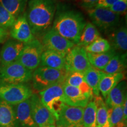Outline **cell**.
Returning a JSON list of instances; mask_svg holds the SVG:
<instances>
[{"label":"cell","instance_id":"6da1fadb","mask_svg":"<svg viewBox=\"0 0 127 127\" xmlns=\"http://www.w3.org/2000/svg\"><path fill=\"white\" fill-rule=\"evenodd\" d=\"M55 10L52 0H30L25 15L33 34L48 28L53 21Z\"/></svg>","mask_w":127,"mask_h":127},{"label":"cell","instance_id":"7a4b0ae2","mask_svg":"<svg viewBox=\"0 0 127 127\" xmlns=\"http://www.w3.org/2000/svg\"><path fill=\"white\" fill-rule=\"evenodd\" d=\"M85 24V21L79 12L66 11L57 15L53 28L65 38L77 45Z\"/></svg>","mask_w":127,"mask_h":127},{"label":"cell","instance_id":"3957f363","mask_svg":"<svg viewBox=\"0 0 127 127\" xmlns=\"http://www.w3.org/2000/svg\"><path fill=\"white\" fill-rule=\"evenodd\" d=\"M67 73L65 69L39 66L32 72L33 88L40 92L55 84L64 83Z\"/></svg>","mask_w":127,"mask_h":127},{"label":"cell","instance_id":"277c9868","mask_svg":"<svg viewBox=\"0 0 127 127\" xmlns=\"http://www.w3.org/2000/svg\"><path fill=\"white\" fill-rule=\"evenodd\" d=\"M63 84H55L43 91L39 92V96L42 104L52 114L55 120L65 104Z\"/></svg>","mask_w":127,"mask_h":127},{"label":"cell","instance_id":"5b68a950","mask_svg":"<svg viewBox=\"0 0 127 127\" xmlns=\"http://www.w3.org/2000/svg\"><path fill=\"white\" fill-rule=\"evenodd\" d=\"M32 77V71L17 61L0 67V79L4 84H24L30 81Z\"/></svg>","mask_w":127,"mask_h":127},{"label":"cell","instance_id":"8992f818","mask_svg":"<svg viewBox=\"0 0 127 127\" xmlns=\"http://www.w3.org/2000/svg\"><path fill=\"white\" fill-rule=\"evenodd\" d=\"M32 94V90L24 84L0 85V99L12 106L29 99Z\"/></svg>","mask_w":127,"mask_h":127},{"label":"cell","instance_id":"52a82bcc","mask_svg":"<svg viewBox=\"0 0 127 127\" xmlns=\"http://www.w3.org/2000/svg\"><path fill=\"white\" fill-rule=\"evenodd\" d=\"M44 51L43 45L38 39L33 38L24 44V47L17 61L29 70L33 71L40 65L41 57Z\"/></svg>","mask_w":127,"mask_h":127},{"label":"cell","instance_id":"ba28073f","mask_svg":"<svg viewBox=\"0 0 127 127\" xmlns=\"http://www.w3.org/2000/svg\"><path fill=\"white\" fill-rule=\"evenodd\" d=\"M91 66L84 47L74 45L66 55L65 69L67 72L84 73Z\"/></svg>","mask_w":127,"mask_h":127},{"label":"cell","instance_id":"9c48e42d","mask_svg":"<svg viewBox=\"0 0 127 127\" xmlns=\"http://www.w3.org/2000/svg\"><path fill=\"white\" fill-rule=\"evenodd\" d=\"M87 12L94 25L103 31L114 27L120 20V15L114 13L108 8L94 7L87 9Z\"/></svg>","mask_w":127,"mask_h":127},{"label":"cell","instance_id":"30bf717a","mask_svg":"<svg viewBox=\"0 0 127 127\" xmlns=\"http://www.w3.org/2000/svg\"><path fill=\"white\" fill-rule=\"evenodd\" d=\"M42 44L45 50L56 52L64 57L75 45L73 42L58 34L53 28L44 34Z\"/></svg>","mask_w":127,"mask_h":127},{"label":"cell","instance_id":"8fae6325","mask_svg":"<svg viewBox=\"0 0 127 127\" xmlns=\"http://www.w3.org/2000/svg\"><path fill=\"white\" fill-rule=\"evenodd\" d=\"M30 101L32 116L38 127L56 126L55 118L41 102L38 95L33 94Z\"/></svg>","mask_w":127,"mask_h":127},{"label":"cell","instance_id":"7c38bea8","mask_svg":"<svg viewBox=\"0 0 127 127\" xmlns=\"http://www.w3.org/2000/svg\"><path fill=\"white\" fill-rule=\"evenodd\" d=\"M84 108L65 104L56 121L57 126L60 127H84L82 124Z\"/></svg>","mask_w":127,"mask_h":127},{"label":"cell","instance_id":"4fadbf2b","mask_svg":"<svg viewBox=\"0 0 127 127\" xmlns=\"http://www.w3.org/2000/svg\"><path fill=\"white\" fill-rule=\"evenodd\" d=\"M17 127H38L32 118L30 98L13 105Z\"/></svg>","mask_w":127,"mask_h":127},{"label":"cell","instance_id":"5bb4252c","mask_svg":"<svg viewBox=\"0 0 127 127\" xmlns=\"http://www.w3.org/2000/svg\"><path fill=\"white\" fill-rule=\"evenodd\" d=\"M10 34L15 40L24 44L27 43L34 38V35L25 14L16 19L11 27Z\"/></svg>","mask_w":127,"mask_h":127},{"label":"cell","instance_id":"9a60e30c","mask_svg":"<svg viewBox=\"0 0 127 127\" xmlns=\"http://www.w3.org/2000/svg\"><path fill=\"white\" fill-rule=\"evenodd\" d=\"M24 44L18 41L8 40L3 46L0 55V65L4 66L17 61L23 51Z\"/></svg>","mask_w":127,"mask_h":127},{"label":"cell","instance_id":"2e32d148","mask_svg":"<svg viewBox=\"0 0 127 127\" xmlns=\"http://www.w3.org/2000/svg\"><path fill=\"white\" fill-rule=\"evenodd\" d=\"M65 104L69 106L85 108L91 99L75 87L64 83Z\"/></svg>","mask_w":127,"mask_h":127},{"label":"cell","instance_id":"e0dca14e","mask_svg":"<svg viewBox=\"0 0 127 127\" xmlns=\"http://www.w3.org/2000/svg\"><path fill=\"white\" fill-rule=\"evenodd\" d=\"M127 98V84L124 80L109 92L105 98V104L108 108L122 106Z\"/></svg>","mask_w":127,"mask_h":127},{"label":"cell","instance_id":"ac0fdd59","mask_svg":"<svg viewBox=\"0 0 127 127\" xmlns=\"http://www.w3.org/2000/svg\"><path fill=\"white\" fill-rule=\"evenodd\" d=\"M123 72L116 74H106L102 71L99 81V91L102 96L105 99L109 92L124 79Z\"/></svg>","mask_w":127,"mask_h":127},{"label":"cell","instance_id":"d6986e66","mask_svg":"<svg viewBox=\"0 0 127 127\" xmlns=\"http://www.w3.org/2000/svg\"><path fill=\"white\" fill-rule=\"evenodd\" d=\"M39 65L61 70L65 69V57L56 52L45 50L41 55Z\"/></svg>","mask_w":127,"mask_h":127},{"label":"cell","instance_id":"ffe728a7","mask_svg":"<svg viewBox=\"0 0 127 127\" xmlns=\"http://www.w3.org/2000/svg\"><path fill=\"white\" fill-rule=\"evenodd\" d=\"M64 84L78 88L84 94L91 99H93L94 96L93 91L85 82L83 73L78 72H68L66 78L65 79Z\"/></svg>","mask_w":127,"mask_h":127},{"label":"cell","instance_id":"44dd1931","mask_svg":"<svg viewBox=\"0 0 127 127\" xmlns=\"http://www.w3.org/2000/svg\"><path fill=\"white\" fill-rule=\"evenodd\" d=\"M115 54V51L114 49H111L108 51L102 53H91L87 52V57L91 66L98 70L102 71Z\"/></svg>","mask_w":127,"mask_h":127},{"label":"cell","instance_id":"7402d4cb","mask_svg":"<svg viewBox=\"0 0 127 127\" xmlns=\"http://www.w3.org/2000/svg\"><path fill=\"white\" fill-rule=\"evenodd\" d=\"M0 127H17L13 106L0 99Z\"/></svg>","mask_w":127,"mask_h":127},{"label":"cell","instance_id":"603a6c76","mask_svg":"<svg viewBox=\"0 0 127 127\" xmlns=\"http://www.w3.org/2000/svg\"><path fill=\"white\" fill-rule=\"evenodd\" d=\"M94 101L96 108V121L98 127H111L109 120L108 111L104 99L100 96H95Z\"/></svg>","mask_w":127,"mask_h":127},{"label":"cell","instance_id":"cb8c5ba5","mask_svg":"<svg viewBox=\"0 0 127 127\" xmlns=\"http://www.w3.org/2000/svg\"><path fill=\"white\" fill-rule=\"evenodd\" d=\"M111 45L114 50L126 52L127 50V30L126 27L119 28L114 31L109 36ZM109 42V43H110Z\"/></svg>","mask_w":127,"mask_h":127},{"label":"cell","instance_id":"d4e9b609","mask_svg":"<svg viewBox=\"0 0 127 127\" xmlns=\"http://www.w3.org/2000/svg\"><path fill=\"white\" fill-rule=\"evenodd\" d=\"M127 68V54H115L102 71L106 74L123 72Z\"/></svg>","mask_w":127,"mask_h":127},{"label":"cell","instance_id":"484cf974","mask_svg":"<svg viewBox=\"0 0 127 127\" xmlns=\"http://www.w3.org/2000/svg\"><path fill=\"white\" fill-rule=\"evenodd\" d=\"M102 71L91 66L83 73L85 82L91 88L94 96H99V84Z\"/></svg>","mask_w":127,"mask_h":127},{"label":"cell","instance_id":"4316f807","mask_svg":"<svg viewBox=\"0 0 127 127\" xmlns=\"http://www.w3.org/2000/svg\"><path fill=\"white\" fill-rule=\"evenodd\" d=\"M99 37L100 34L96 27L90 23H86L77 45L86 47Z\"/></svg>","mask_w":127,"mask_h":127},{"label":"cell","instance_id":"83f0119b","mask_svg":"<svg viewBox=\"0 0 127 127\" xmlns=\"http://www.w3.org/2000/svg\"><path fill=\"white\" fill-rule=\"evenodd\" d=\"M27 0H0V5L15 18L24 9Z\"/></svg>","mask_w":127,"mask_h":127},{"label":"cell","instance_id":"f1b7e54d","mask_svg":"<svg viewBox=\"0 0 127 127\" xmlns=\"http://www.w3.org/2000/svg\"><path fill=\"white\" fill-rule=\"evenodd\" d=\"M82 124L84 127H98L96 121V108L94 101H89L84 108Z\"/></svg>","mask_w":127,"mask_h":127},{"label":"cell","instance_id":"f546056e","mask_svg":"<svg viewBox=\"0 0 127 127\" xmlns=\"http://www.w3.org/2000/svg\"><path fill=\"white\" fill-rule=\"evenodd\" d=\"M84 48L87 52L91 53H102L112 49L109 41L101 37H99L91 44Z\"/></svg>","mask_w":127,"mask_h":127},{"label":"cell","instance_id":"4dcf8cb0","mask_svg":"<svg viewBox=\"0 0 127 127\" xmlns=\"http://www.w3.org/2000/svg\"><path fill=\"white\" fill-rule=\"evenodd\" d=\"M108 111L109 123L111 127H115L121 122L124 121L123 118V105L112 108H108Z\"/></svg>","mask_w":127,"mask_h":127},{"label":"cell","instance_id":"1f68e13d","mask_svg":"<svg viewBox=\"0 0 127 127\" xmlns=\"http://www.w3.org/2000/svg\"><path fill=\"white\" fill-rule=\"evenodd\" d=\"M16 18L0 5V27L6 30L11 28Z\"/></svg>","mask_w":127,"mask_h":127},{"label":"cell","instance_id":"d6a6232c","mask_svg":"<svg viewBox=\"0 0 127 127\" xmlns=\"http://www.w3.org/2000/svg\"><path fill=\"white\" fill-rule=\"evenodd\" d=\"M114 13L120 14H125L127 12V1L123 0H119L114 3L113 5L108 8Z\"/></svg>","mask_w":127,"mask_h":127},{"label":"cell","instance_id":"836d02e7","mask_svg":"<svg viewBox=\"0 0 127 127\" xmlns=\"http://www.w3.org/2000/svg\"><path fill=\"white\" fill-rule=\"evenodd\" d=\"M118 1L119 0H99L95 7L108 8L112 5H113L114 3Z\"/></svg>","mask_w":127,"mask_h":127},{"label":"cell","instance_id":"e575fe53","mask_svg":"<svg viewBox=\"0 0 127 127\" xmlns=\"http://www.w3.org/2000/svg\"><path fill=\"white\" fill-rule=\"evenodd\" d=\"M84 7L87 9H91L96 7L99 0H80Z\"/></svg>","mask_w":127,"mask_h":127},{"label":"cell","instance_id":"d590c367","mask_svg":"<svg viewBox=\"0 0 127 127\" xmlns=\"http://www.w3.org/2000/svg\"><path fill=\"white\" fill-rule=\"evenodd\" d=\"M8 36V32L6 30L0 27V43H2L6 40Z\"/></svg>","mask_w":127,"mask_h":127},{"label":"cell","instance_id":"8d00e7d4","mask_svg":"<svg viewBox=\"0 0 127 127\" xmlns=\"http://www.w3.org/2000/svg\"><path fill=\"white\" fill-rule=\"evenodd\" d=\"M127 99L125 100L124 102L123 105V118L125 122H127Z\"/></svg>","mask_w":127,"mask_h":127},{"label":"cell","instance_id":"74e56055","mask_svg":"<svg viewBox=\"0 0 127 127\" xmlns=\"http://www.w3.org/2000/svg\"><path fill=\"white\" fill-rule=\"evenodd\" d=\"M127 122L123 121L121 123L119 124L118 125H117L115 127H127Z\"/></svg>","mask_w":127,"mask_h":127},{"label":"cell","instance_id":"f35d334b","mask_svg":"<svg viewBox=\"0 0 127 127\" xmlns=\"http://www.w3.org/2000/svg\"><path fill=\"white\" fill-rule=\"evenodd\" d=\"M56 126H47V127H55Z\"/></svg>","mask_w":127,"mask_h":127},{"label":"cell","instance_id":"ab89813d","mask_svg":"<svg viewBox=\"0 0 127 127\" xmlns=\"http://www.w3.org/2000/svg\"><path fill=\"white\" fill-rule=\"evenodd\" d=\"M58 127V126H57V127Z\"/></svg>","mask_w":127,"mask_h":127}]
</instances>
